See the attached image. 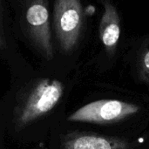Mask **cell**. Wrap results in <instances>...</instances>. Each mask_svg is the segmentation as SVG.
<instances>
[{
    "label": "cell",
    "mask_w": 149,
    "mask_h": 149,
    "mask_svg": "<svg viewBox=\"0 0 149 149\" xmlns=\"http://www.w3.org/2000/svg\"><path fill=\"white\" fill-rule=\"evenodd\" d=\"M65 93L64 84L40 78L23 88L17 96L10 122L15 132H23L52 115Z\"/></svg>",
    "instance_id": "6da1fadb"
},
{
    "label": "cell",
    "mask_w": 149,
    "mask_h": 149,
    "mask_svg": "<svg viewBox=\"0 0 149 149\" xmlns=\"http://www.w3.org/2000/svg\"><path fill=\"white\" fill-rule=\"evenodd\" d=\"M53 30L62 52H72L79 44L84 25L81 0H54Z\"/></svg>",
    "instance_id": "7a4b0ae2"
},
{
    "label": "cell",
    "mask_w": 149,
    "mask_h": 149,
    "mask_svg": "<svg viewBox=\"0 0 149 149\" xmlns=\"http://www.w3.org/2000/svg\"><path fill=\"white\" fill-rule=\"evenodd\" d=\"M49 0H20L24 28L35 49L47 60L53 58Z\"/></svg>",
    "instance_id": "3957f363"
},
{
    "label": "cell",
    "mask_w": 149,
    "mask_h": 149,
    "mask_svg": "<svg viewBox=\"0 0 149 149\" xmlns=\"http://www.w3.org/2000/svg\"><path fill=\"white\" fill-rule=\"evenodd\" d=\"M141 111V107L119 100H99L86 104L71 113L67 120L97 125H111L130 118Z\"/></svg>",
    "instance_id": "277c9868"
},
{
    "label": "cell",
    "mask_w": 149,
    "mask_h": 149,
    "mask_svg": "<svg viewBox=\"0 0 149 149\" xmlns=\"http://www.w3.org/2000/svg\"><path fill=\"white\" fill-rule=\"evenodd\" d=\"M127 139L97 133L72 131L61 137L59 149H133Z\"/></svg>",
    "instance_id": "5b68a950"
},
{
    "label": "cell",
    "mask_w": 149,
    "mask_h": 149,
    "mask_svg": "<svg viewBox=\"0 0 149 149\" xmlns=\"http://www.w3.org/2000/svg\"><path fill=\"white\" fill-rule=\"evenodd\" d=\"M100 2L104 11L99 26L100 38L106 50L109 53H113L120 37V18L112 0H100Z\"/></svg>",
    "instance_id": "8992f818"
},
{
    "label": "cell",
    "mask_w": 149,
    "mask_h": 149,
    "mask_svg": "<svg viewBox=\"0 0 149 149\" xmlns=\"http://www.w3.org/2000/svg\"><path fill=\"white\" fill-rule=\"evenodd\" d=\"M3 5H2V0H0V49L3 50L6 48V39H5V34L3 30Z\"/></svg>",
    "instance_id": "52a82bcc"
},
{
    "label": "cell",
    "mask_w": 149,
    "mask_h": 149,
    "mask_svg": "<svg viewBox=\"0 0 149 149\" xmlns=\"http://www.w3.org/2000/svg\"><path fill=\"white\" fill-rule=\"evenodd\" d=\"M145 65H146V67L148 69L149 71V52L148 53V55H147V57L145 58Z\"/></svg>",
    "instance_id": "ba28073f"
},
{
    "label": "cell",
    "mask_w": 149,
    "mask_h": 149,
    "mask_svg": "<svg viewBox=\"0 0 149 149\" xmlns=\"http://www.w3.org/2000/svg\"><path fill=\"white\" fill-rule=\"evenodd\" d=\"M0 149H3V147H2V144H0Z\"/></svg>",
    "instance_id": "9c48e42d"
},
{
    "label": "cell",
    "mask_w": 149,
    "mask_h": 149,
    "mask_svg": "<svg viewBox=\"0 0 149 149\" xmlns=\"http://www.w3.org/2000/svg\"><path fill=\"white\" fill-rule=\"evenodd\" d=\"M0 144H2V141H1V135H0Z\"/></svg>",
    "instance_id": "30bf717a"
}]
</instances>
